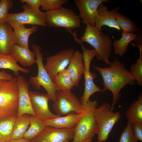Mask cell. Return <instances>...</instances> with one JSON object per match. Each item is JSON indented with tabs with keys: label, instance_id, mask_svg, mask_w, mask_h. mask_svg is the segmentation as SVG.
<instances>
[{
	"label": "cell",
	"instance_id": "30",
	"mask_svg": "<svg viewBox=\"0 0 142 142\" xmlns=\"http://www.w3.org/2000/svg\"><path fill=\"white\" fill-rule=\"evenodd\" d=\"M130 72L134 77L138 85L142 86V55L140 54L139 58L130 67Z\"/></svg>",
	"mask_w": 142,
	"mask_h": 142
},
{
	"label": "cell",
	"instance_id": "36",
	"mask_svg": "<svg viewBox=\"0 0 142 142\" xmlns=\"http://www.w3.org/2000/svg\"><path fill=\"white\" fill-rule=\"evenodd\" d=\"M13 77L11 74L8 73L6 71H0V80H10Z\"/></svg>",
	"mask_w": 142,
	"mask_h": 142
},
{
	"label": "cell",
	"instance_id": "37",
	"mask_svg": "<svg viewBox=\"0 0 142 142\" xmlns=\"http://www.w3.org/2000/svg\"><path fill=\"white\" fill-rule=\"evenodd\" d=\"M7 142H30V140L23 138L17 139H11Z\"/></svg>",
	"mask_w": 142,
	"mask_h": 142
},
{
	"label": "cell",
	"instance_id": "1",
	"mask_svg": "<svg viewBox=\"0 0 142 142\" xmlns=\"http://www.w3.org/2000/svg\"><path fill=\"white\" fill-rule=\"evenodd\" d=\"M93 67L102 77V90L104 92L109 90L112 93L113 100L110 109L113 111L115 105L121 97L120 90L127 85H135V78L117 58L111 62L109 67L103 68L94 65Z\"/></svg>",
	"mask_w": 142,
	"mask_h": 142
},
{
	"label": "cell",
	"instance_id": "3",
	"mask_svg": "<svg viewBox=\"0 0 142 142\" xmlns=\"http://www.w3.org/2000/svg\"><path fill=\"white\" fill-rule=\"evenodd\" d=\"M84 34L80 39L83 42H86L93 46L98 54L97 59L109 66V60L112 46V41L109 36L103 34L95 26L86 25Z\"/></svg>",
	"mask_w": 142,
	"mask_h": 142
},
{
	"label": "cell",
	"instance_id": "16",
	"mask_svg": "<svg viewBox=\"0 0 142 142\" xmlns=\"http://www.w3.org/2000/svg\"><path fill=\"white\" fill-rule=\"evenodd\" d=\"M120 8V7H118L112 10L109 11L108 7L103 3L100 4L97 9L98 16L95 26L101 32L102 27L105 25L121 31L115 18V14Z\"/></svg>",
	"mask_w": 142,
	"mask_h": 142
},
{
	"label": "cell",
	"instance_id": "24",
	"mask_svg": "<svg viewBox=\"0 0 142 142\" xmlns=\"http://www.w3.org/2000/svg\"><path fill=\"white\" fill-rule=\"evenodd\" d=\"M52 80L58 90L71 91L74 86L73 80L66 69L58 73Z\"/></svg>",
	"mask_w": 142,
	"mask_h": 142
},
{
	"label": "cell",
	"instance_id": "26",
	"mask_svg": "<svg viewBox=\"0 0 142 142\" xmlns=\"http://www.w3.org/2000/svg\"><path fill=\"white\" fill-rule=\"evenodd\" d=\"M136 37V33L122 32L121 38L113 43L115 54L120 57L123 55L126 52L130 43L135 40Z\"/></svg>",
	"mask_w": 142,
	"mask_h": 142
},
{
	"label": "cell",
	"instance_id": "27",
	"mask_svg": "<svg viewBox=\"0 0 142 142\" xmlns=\"http://www.w3.org/2000/svg\"><path fill=\"white\" fill-rule=\"evenodd\" d=\"M29 118L30 126L23 138L31 140L41 132L46 126L44 121L37 116L30 115Z\"/></svg>",
	"mask_w": 142,
	"mask_h": 142
},
{
	"label": "cell",
	"instance_id": "31",
	"mask_svg": "<svg viewBox=\"0 0 142 142\" xmlns=\"http://www.w3.org/2000/svg\"><path fill=\"white\" fill-rule=\"evenodd\" d=\"M119 142H138L133 132L131 123L128 122L120 136Z\"/></svg>",
	"mask_w": 142,
	"mask_h": 142
},
{
	"label": "cell",
	"instance_id": "11",
	"mask_svg": "<svg viewBox=\"0 0 142 142\" xmlns=\"http://www.w3.org/2000/svg\"><path fill=\"white\" fill-rule=\"evenodd\" d=\"M74 51L73 49L68 48L47 58L44 66L52 80L58 73L65 69Z\"/></svg>",
	"mask_w": 142,
	"mask_h": 142
},
{
	"label": "cell",
	"instance_id": "20",
	"mask_svg": "<svg viewBox=\"0 0 142 142\" xmlns=\"http://www.w3.org/2000/svg\"><path fill=\"white\" fill-rule=\"evenodd\" d=\"M83 113L81 114L73 113L47 120L44 122L46 126L59 128H73L77 125Z\"/></svg>",
	"mask_w": 142,
	"mask_h": 142
},
{
	"label": "cell",
	"instance_id": "7",
	"mask_svg": "<svg viewBox=\"0 0 142 142\" xmlns=\"http://www.w3.org/2000/svg\"><path fill=\"white\" fill-rule=\"evenodd\" d=\"M32 47L36 55L38 73L36 77L31 76L29 82L37 90L39 89L41 86L43 87L47 91L50 100L54 102L55 100L56 92L58 90L45 68L43 62V54L40 52V47L34 44Z\"/></svg>",
	"mask_w": 142,
	"mask_h": 142
},
{
	"label": "cell",
	"instance_id": "9",
	"mask_svg": "<svg viewBox=\"0 0 142 142\" xmlns=\"http://www.w3.org/2000/svg\"><path fill=\"white\" fill-rule=\"evenodd\" d=\"M52 107L57 115L60 116L73 113L81 114L84 111L80 101L71 91L57 90Z\"/></svg>",
	"mask_w": 142,
	"mask_h": 142
},
{
	"label": "cell",
	"instance_id": "38",
	"mask_svg": "<svg viewBox=\"0 0 142 142\" xmlns=\"http://www.w3.org/2000/svg\"><path fill=\"white\" fill-rule=\"evenodd\" d=\"M84 142H93L92 140L91 139L88 141H87Z\"/></svg>",
	"mask_w": 142,
	"mask_h": 142
},
{
	"label": "cell",
	"instance_id": "21",
	"mask_svg": "<svg viewBox=\"0 0 142 142\" xmlns=\"http://www.w3.org/2000/svg\"><path fill=\"white\" fill-rule=\"evenodd\" d=\"M13 28L15 44L19 46L29 48V37L37 31L38 27L33 26L31 28H26L25 25H21Z\"/></svg>",
	"mask_w": 142,
	"mask_h": 142
},
{
	"label": "cell",
	"instance_id": "32",
	"mask_svg": "<svg viewBox=\"0 0 142 142\" xmlns=\"http://www.w3.org/2000/svg\"><path fill=\"white\" fill-rule=\"evenodd\" d=\"M69 2L68 0H42L41 6L46 12L58 9Z\"/></svg>",
	"mask_w": 142,
	"mask_h": 142
},
{
	"label": "cell",
	"instance_id": "4",
	"mask_svg": "<svg viewBox=\"0 0 142 142\" xmlns=\"http://www.w3.org/2000/svg\"><path fill=\"white\" fill-rule=\"evenodd\" d=\"M18 97L16 77L0 80V118L17 117Z\"/></svg>",
	"mask_w": 142,
	"mask_h": 142
},
{
	"label": "cell",
	"instance_id": "34",
	"mask_svg": "<svg viewBox=\"0 0 142 142\" xmlns=\"http://www.w3.org/2000/svg\"><path fill=\"white\" fill-rule=\"evenodd\" d=\"M132 127L134 135L138 141H142V123H132Z\"/></svg>",
	"mask_w": 142,
	"mask_h": 142
},
{
	"label": "cell",
	"instance_id": "8",
	"mask_svg": "<svg viewBox=\"0 0 142 142\" xmlns=\"http://www.w3.org/2000/svg\"><path fill=\"white\" fill-rule=\"evenodd\" d=\"M45 22L50 27H63L71 30L80 26L78 15L72 10L62 6L45 12Z\"/></svg>",
	"mask_w": 142,
	"mask_h": 142
},
{
	"label": "cell",
	"instance_id": "18",
	"mask_svg": "<svg viewBox=\"0 0 142 142\" xmlns=\"http://www.w3.org/2000/svg\"><path fill=\"white\" fill-rule=\"evenodd\" d=\"M12 28L7 22L0 23V54H11L12 48L16 44Z\"/></svg>",
	"mask_w": 142,
	"mask_h": 142
},
{
	"label": "cell",
	"instance_id": "5",
	"mask_svg": "<svg viewBox=\"0 0 142 142\" xmlns=\"http://www.w3.org/2000/svg\"><path fill=\"white\" fill-rule=\"evenodd\" d=\"M75 40L81 46L83 51V56L84 63L83 74L85 79V87L83 95L80 98V102L83 106L85 105L89 99L90 96L98 92H104L102 89L96 85L93 80L97 77L94 73L90 72V66L91 62L98 53L95 49L89 50L84 46L80 39L76 37Z\"/></svg>",
	"mask_w": 142,
	"mask_h": 142
},
{
	"label": "cell",
	"instance_id": "2",
	"mask_svg": "<svg viewBox=\"0 0 142 142\" xmlns=\"http://www.w3.org/2000/svg\"><path fill=\"white\" fill-rule=\"evenodd\" d=\"M98 102L89 99L83 106L84 111L75 128L72 142H84L92 139L97 134L98 128L94 117Z\"/></svg>",
	"mask_w": 142,
	"mask_h": 142
},
{
	"label": "cell",
	"instance_id": "13",
	"mask_svg": "<svg viewBox=\"0 0 142 142\" xmlns=\"http://www.w3.org/2000/svg\"><path fill=\"white\" fill-rule=\"evenodd\" d=\"M109 0H75L74 2L79 11V17L85 24L95 26L98 16L97 9L102 3H110Z\"/></svg>",
	"mask_w": 142,
	"mask_h": 142
},
{
	"label": "cell",
	"instance_id": "25",
	"mask_svg": "<svg viewBox=\"0 0 142 142\" xmlns=\"http://www.w3.org/2000/svg\"><path fill=\"white\" fill-rule=\"evenodd\" d=\"M29 115L25 114L17 118L13 125L11 139H17L24 138L30 124Z\"/></svg>",
	"mask_w": 142,
	"mask_h": 142
},
{
	"label": "cell",
	"instance_id": "17",
	"mask_svg": "<svg viewBox=\"0 0 142 142\" xmlns=\"http://www.w3.org/2000/svg\"><path fill=\"white\" fill-rule=\"evenodd\" d=\"M67 69L73 80L74 86L78 87L84 70L83 54L80 51H74Z\"/></svg>",
	"mask_w": 142,
	"mask_h": 142
},
{
	"label": "cell",
	"instance_id": "10",
	"mask_svg": "<svg viewBox=\"0 0 142 142\" xmlns=\"http://www.w3.org/2000/svg\"><path fill=\"white\" fill-rule=\"evenodd\" d=\"M22 8L23 10L22 12L8 13L7 23L13 28L26 24L47 26L45 22V12L34 10L26 4L23 5Z\"/></svg>",
	"mask_w": 142,
	"mask_h": 142
},
{
	"label": "cell",
	"instance_id": "35",
	"mask_svg": "<svg viewBox=\"0 0 142 142\" xmlns=\"http://www.w3.org/2000/svg\"><path fill=\"white\" fill-rule=\"evenodd\" d=\"M20 1L22 3H25L33 9L39 11L42 0H21Z\"/></svg>",
	"mask_w": 142,
	"mask_h": 142
},
{
	"label": "cell",
	"instance_id": "15",
	"mask_svg": "<svg viewBox=\"0 0 142 142\" xmlns=\"http://www.w3.org/2000/svg\"><path fill=\"white\" fill-rule=\"evenodd\" d=\"M16 78L19 92L17 117L25 114L37 116L29 93V83L22 75H20Z\"/></svg>",
	"mask_w": 142,
	"mask_h": 142
},
{
	"label": "cell",
	"instance_id": "28",
	"mask_svg": "<svg viewBox=\"0 0 142 142\" xmlns=\"http://www.w3.org/2000/svg\"><path fill=\"white\" fill-rule=\"evenodd\" d=\"M17 117L0 118V142L11 139L13 125Z\"/></svg>",
	"mask_w": 142,
	"mask_h": 142
},
{
	"label": "cell",
	"instance_id": "29",
	"mask_svg": "<svg viewBox=\"0 0 142 142\" xmlns=\"http://www.w3.org/2000/svg\"><path fill=\"white\" fill-rule=\"evenodd\" d=\"M115 18L120 28L122 29L123 32L134 33L139 29L134 22L118 12L115 14Z\"/></svg>",
	"mask_w": 142,
	"mask_h": 142
},
{
	"label": "cell",
	"instance_id": "39",
	"mask_svg": "<svg viewBox=\"0 0 142 142\" xmlns=\"http://www.w3.org/2000/svg\"><path fill=\"white\" fill-rule=\"evenodd\" d=\"M67 142H69V141H67Z\"/></svg>",
	"mask_w": 142,
	"mask_h": 142
},
{
	"label": "cell",
	"instance_id": "33",
	"mask_svg": "<svg viewBox=\"0 0 142 142\" xmlns=\"http://www.w3.org/2000/svg\"><path fill=\"white\" fill-rule=\"evenodd\" d=\"M13 4L12 0H0V23L7 22L8 12Z\"/></svg>",
	"mask_w": 142,
	"mask_h": 142
},
{
	"label": "cell",
	"instance_id": "14",
	"mask_svg": "<svg viewBox=\"0 0 142 142\" xmlns=\"http://www.w3.org/2000/svg\"><path fill=\"white\" fill-rule=\"evenodd\" d=\"M29 93L33 110L38 118L45 121L60 116L50 110L48 103L50 98L47 94L30 90Z\"/></svg>",
	"mask_w": 142,
	"mask_h": 142
},
{
	"label": "cell",
	"instance_id": "23",
	"mask_svg": "<svg viewBox=\"0 0 142 142\" xmlns=\"http://www.w3.org/2000/svg\"><path fill=\"white\" fill-rule=\"evenodd\" d=\"M17 62L11 54L5 55L0 54V68L11 70L13 72L14 75L17 77L20 75L19 71L24 73L29 72V70L19 65Z\"/></svg>",
	"mask_w": 142,
	"mask_h": 142
},
{
	"label": "cell",
	"instance_id": "12",
	"mask_svg": "<svg viewBox=\"0 0 142 142\" xmlns=\"http://www.w3.org/2000/svg\"><path fill=\"white\" fill-rule=\"evenodd\" d=\"M75 129L46 126L30 142H67L73 139Z\"/></svg>",
	"mask_w": 142,
	"mask_h": 142
},
{
	"label": "cell",
	"instance_id": "22",
	"mask_svg": "<svg viewBox=\"0 0 142 142\" xmlns=\"http://www.w3.org/2000/svg\"><path fill=\"white\" fill-rule=\"evenodd\" d=\"M125 115L129 121L142 123V93L139 95L138 100L130 105L126 111Z\"/></svg>",
	"mask_w": 142,
	"mask_h": 142
},
{
	"label": "cell",
	"instance_id": "19",
	"mask_svg": "<svg viewBox=\"0 0 142 142\" xmlns=\"http://www.w3.org/2000/svg\"><path fill=\"white\" fill-rule=\"evenodd\" d=\"M12 54L21 64L25 67H30L36 63V53L29 48L21 47L16 44L13 47Z\"/></svg>",
	"mask_w": 142,
	"mask_h": 142
},
{
	"label": "cell",
	"instance_id": "6",
	"mask_svg": "<svg viewBox=\"0 0 142 142\" xmlns=\"http://www.w3.org/2000/svg\"><path fill=\"white\" fill-rule=\"evenodd\" d=\"M111 108L110 103L105 102L95 109L94 117L98 128L97 142L107 140L114 125L120 118V113L113 112Z\"/></svg>",
	"mask_w": 142,
	"mask_h": 142
}]
</instances>
